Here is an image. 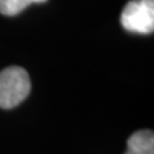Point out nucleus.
<instances>
[{"instance_id":"obj_2","label":"nucleus","mask_w":154,"mask_h":154,"mask_svg":"<svg viewBox=\"0 0 154 154\" xmlns=\"http://www.w3.org/2000/svg\"><path fill=\"white\" fill-rule=\"evenodd\" d=\"M121 25L126 31L148 35L154 30V0H131L121 13Z\"/></svg>"},{"instance_id":"obj_3","label":"nucleus","mask_w":154,"mask_h":154,"mask_svg":"<svg viewBox=\"0 0 154 154\" xmlns=\"http://www.w3.org/2000/svg\"><path fill=\"white\" fill-rule=\"evenodd\" d=\"M125 154H154V134L152 130L134 132L127 140Z\"/></svg>"},{"instance_id":"obj_1","label":"nucleus","mask_w":154,"mask_h":154,"mask_svg":"<svg viewBox=\"0 0 154 154\" xmlns=\"http://www.w3.org/2000/svg\"><path fill=\"white\" fill-rule=\"evenodd\" d=\"M30 90V76L22 67L12 66L0 72V108L17 107L28 96Z\"/></svg>"},{"instance_id":"obj_4","label":"nucleus","mask_w":154,"mask_h":154,"mask_svg":"<svg viewBox=\"0 0 154 154\" xmlns=\"http://www.w3.org/2000/svg\"><path fill=\"white\" fill-rule=\"evenodd\" d=\"M46 0H0V13L4 16H16L32 3H44Z\"/></svg>"}]
</instances>
